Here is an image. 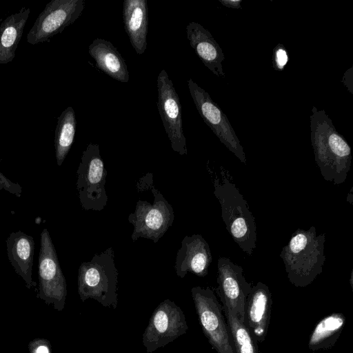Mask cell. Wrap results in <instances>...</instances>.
<instances>
[{
	"label": "cell",
	"instance_id": "cell-21",
	"mask_svg": "<svg viewBox=\"0 0 353 353\" xmlns=\"http://www.w3.org/2000/svg\"><path fill=\"white\" fill-rule=\"evenodd\" d=\"M345 321L342 313H332L322 319L310 336L309 348L313 351L332 348L341 334Z\"/></svg>",
	"mask_w": 353,
	"mask_h": 353
},
{
	"label": "cell",
	"instance_id": "cell-4",
	"mask_svg": "<svg viewBox=\"0 0 353 353\" xmlns=\"http://www.w3.org/2000/svg\"><path fill=\"white\" fill-rule=\"evenodd\" d=\"M119 272L112 247L94 255L91 261L81 264L77 285L80 299H92L105 307L116 309L118 303Z\"/></svg>",
	"mask_w": 353,
	"mask_h": 353
},
{
	"label": "cell",
	"instance_id": "cell-24",
	"mask_svg": "<svg viewBox=\"0 0 353 353\" xmlns=\"http://www.w3.org/2000/svg\"><path fill=\"white\" fill-rule=\"evenodd\" d=\"M288 51L283 44L279 43L272 52V65L275 70L281 72L288 62Z\"/></svg>",
	"mask_w": 353,
	"mask_h": 353
},
{
	"label": "cell",
	"instance_id": "cell-9",
	"mask_svg": "<svg viewBox=\"0 0 353 353\" xmlns=\"http://www.w3.org/2000/svg\"><path fill=\"white\" fill-rule=\"evenodd\" d=\"M188 329L183 310L167 299L152 312L143 334L142 343L146 352L152 353L186 333Z\"/></svg>",
	"mask_w": 353,
	"mask_h": 353
},
{
	"label": "cell",
	"instance_id": "cell-19",
	"mask_svg": "<svg viewBox=\"0 0 353 353\" xmlns=\"http://www.w3.org/2000/svg\"><path fill=\"white\" fill-rule=\"evenodd\" d=\"M88 52L97 67L104 73L120 82L129 81V72L125 60L111 42L95 39L89 46Z\"/></svg>",
	"mask_w": 353,
	"mask_h": 353
},
{
	"label": "cell",
	"instance_id": "cell-12",
	"mask_svg": "<svg viewBox=\"0 0 353 353\" xmlns=\"http://www.w3.org/2000/svg\"><path fill=\"white\" fill-rule=\"evenodd\" d=\"M157 108L172 149L181 155L188 154L183 133L181 105L172 80L165 70L157 77Z\"/></svg>",
	"mask_w": 353,
	"mask_h": 353
},
{
	"label": "cell",
	"instance_id": "cell-7",
	"mask_svg": "<svg viewBox=\"0 0 353 353\" xmlns=\"http://www.w3.org/2000/svg\"><path fill=\"white\" fill-rule=\"evenodd\" d=\"M196 311L203 334L217 353H236L223 308L213 290L199 286L191 289Z\"/></svg>",
	"mask_w": 353,
	"mask_h": 353
},
{
	"label": "cell",
	"instance_id": "cell-20",
	"mask_svg": "<svg viewBox=\"0 0 353 353\" xmlns=\"http://www.w3.org/2000/svg\"><path fill=\"white\" fill-rule=\"evenodd\" d=\"M30 9L23 8L6 17L0 25V64L12 61L23 35Z\"/></svg>",
	"mask_w": 353,
	"mask_h": 353
},
{
	"label": "cell",
	"instance_id": "cell-29",
	"mask_svg": "<svg viewBox=\"0 0 353 353\" xmlns=\"http://www.w3.org/2000/svg\"><path fill=\"white\" fill-rule=\"evenodd\" d=\"M352 190H353V188H352L349 192V193L347 194V201L350 203V204H352V201H353V194H352Z\"/></svg>",
	"mask_w": 353,
	"mask_h": 353
},
{
	"label": "cell",
	"instance_id": "cell-3",
	"mask_svg": "<svg viewBox=\"0 0 353 353\" xmlns=\"http://www.w3.org/2000/svg\"><path fill=\"white\" fill-rule=\"evenodd\" d=\"M221 177L213 179L214 194L221 208V217L234 242L251 256L256 248V227L254 216L236 185L221 169Z\"/></svg>",
	"mask_w": 353,
	"mask_h": 353
},
{
	"label": "cell",
	"instance_id": "cell-27",
	"mask_svg": "<svg viewBox=\"0 0 353 353\" xmlns=\"http://www.w3.org/2000/svg\"><path fill=\"white\" fill-rule=\"evenodd\" d=\"M353 67L351 66L343 74L342 83L351 94H353Z\"/></svg>",
	"mask_w": 353,
	"mask_h": 353
},
{
	"label": "cell",
	"instance_id": "cell-1",
	"mask_svg": "<svg viewBox=\"0 0 353 353\" xmlns=\"http://www.w3.org/2000/svg\"><path fill=\"white\" fill-rule=\"evenodd\" d=\"M310 139L314 160L323 179L334 185L343 183L352 164V150L323 110L312 107Z\"/></svg>",
	"mask_w": 353,
	"mask_h": 353
},
{
	"label": "cell",
	"instance_id": "cell-5",
	"mask_svg": "<svg viewBox=\"0 0 353 353\" xmlns=\"http://www.w3.org/2000/svg\"><path fill=\"white\" fill-rule=\"evenodd\" d=\"M148 185L154 200L152 203L139 200L134 212L129 214L128 221L134 226L131 238L133 241L141 237L157 243L172 225L174 213L172 206L153 185L151 173Z\"/></svg>",
	"mask_w": 353,
	"mask_h": 353
},
{
	"label": "cell",
	"instance_id": "cell-11",
	"mask_svg": "<svg viewBox=\"0 0 353 353\" xmlns=\"http://www.w3.org/2000/svg\"><path fill=\"white\" fill-rule=\"evenodd\" d=\"M84 8L83 0H52L39 14L27 34V42L36 45L49 40L73 23Z\"/></svg>",
	"mask_w": 353,
	"mask_h": 353
},
{
	"label": "cell",
	"instance_id": "cell-18",
	"mask_svg": "<svg viewBox=\"0 0 353 353\" xmlns=\"http://www.w3.org/2000/svg\"><path fill=\"white\" fill-rule=\"evenodd\" d=\"M125 30L136 52L141 55L147 48L148 8L147 0H126L123 2Z\"/></svg>",
	"mask_w": 353,
	"mask_h": 353
},
{
	"label": "cell",
	"instance_id": "cell-26",
	"mask_svg": "<svg viewBox=\"0 0 353 353\" xmlns=\"http://www.w3.org/2000/svg\"><path fill=\"white\" fill-rule=\"evenodd\" d=\"M1 189L19 197L22 193V188L19 184L11 181L0 172V190Z\"/></svg>",
	"mask_w": 353,
	"mask_h": 353
},
{
	"label": "cell",
	"instance_id": "cell-17",
	"mask_svg": "<svg viewBox=\"0 0 353 353\" xmlns=\"http://www.w3.org/2000/svg\"><path fill=\"white\" fill-rule=\"evenodd\" d=\"M6 250L9 261L15 272L25 281L28 288L37 283L32 280V265L34 252L33 238L21 231L10 234L6 240Z\"/></svg>",
	"mask_w": 353,
	"mask_h": 353
},
{
	"label": "cell",
	"instance_id": "cell-8",
	"mask_svg": "<svg viewBox=\"0 0 353 353\" xmlns=\"http://www.w3.org/2000/svg\"><path fill=\"white\" fill-rule=\"evenodd\" d=\"M38 275L39 284L37 297L48 305L52 304L57 311H62L67 296L66 281L46 228L42 230L40 235Z\"/></svg>",
	"mask_w": 353,
	"mask_h": 353
},
{
	"label": "cell",
	"instance_id": "cell-10",
	"mask_svg": "<svg viewBox=\"0 0 353 353\" xmlns=\"http://www.w3.org/2000/svg\"><path fill=\"white\" fill-rule=\"evenodd\" d=\"M188 85L194 105L203 121L241 163H246L243 148L227 116L210 94L192 79H188Z\"/></svg>",
	"mask_w": 353,
	"mask_h": 353
},
{
	"label": "cell",
	"instance_id": "cell-25",
	"mask_svg": "<svg viewBox=\"0 0 353 353\" xmlns=\"http://www.w3.org/2000/svg\"><path fill=\"white\" fill-rule=\"evenodd\" d=\"M30 353H51V345L46 339H37L28 345Z\"/></svg>",
	"mask_w": 353,
	"mask_h": 353
},
{
	"label": "cell",
	"instance_id": "cell-13",
	"mask_svg": "<svg viewBox=\"0 0 353 353\" xmlns=\"http://www.w3.org/2000/svg\"><path fill=\"white\" fill-rule=\"evenodd\" d=\"M217 269L218 288L216 290L222 306L244 323V306L252 286L246 281L243 268L234 264L229 258L219 257Z\"/></svg>",
	"mask_w": 353,
	"mask_h": 353
},
{
	"label": "cell",
	"instance_id": "cell-30",
	"mask_svg": "<svg viewBox=\"0 0 353 353\" xmlns=\"http://www.w3.org/2000/svg\"><path fill=\"white\" fill-rule=\"evenodd\" d=\"M352 273H353V272H352H352H351V275H350V283H351V285H352V274H353Z\"/></svg>",
	"mask_w": 353,
	"mask_h": 353
},
{
	"label": "cell",
	"instance_id": "cell-23",
	"mask_svg": "<svg viewBox=\"0 0 353 353\" xmlns=\"http://www.w3.org/2000/svg\"><path fill=\"white\" fill-rule=\"evenodd\" d=\"M222 308L232 334L236 353H259L257 343L244 323L225 307L222 306Z\"/></svg>",
	"mask_w": 353,
	"mask_h": 353
},
{
	"label": "cell",
	"instance_id": "cell-14",
	"mask_svg": "<svg viewBox=\"0 0 353 353\" xmlns=\"http://www.w3.org/2000/svg\"><path fill=\"white\" fill-rule=\"evenodd\" d=\"M272 304V294L267 285L259 281L252 287L244 306V324L256 343H263L266 338Z\"/></svg>",
	"mask_w": 353,
	"mask_h": 353
},
{
	"label": "cell",
	"instance_id": "cell-6",
	"mask_svg": "<svg viewBox=\"0 0 353 353\" xmlns=\"http://www.w3.org/2000/svg\"><path fill=\"white\" fill-rule=\"evenodd\" d=\"M77 174V189L81 207L85 210H103L108 200L105 188L108 172L99 144H88L83 152Z\"/></svg>",
	"mask_w": 353,
	"mask_h": 353
},
{
	"label": "cell",
	"instance_id": "cell-16",
	"mask_svg": "<svg viewBox=\"0 0 353 353\" xmlns=\"http://www.w3.org/2000/svg\"><path fill=\"white\" fill-rule=\"evenodd\" d=\"M187 38L201 61L214 74L224 77L222 62L225 59L221 48L211 33L196 22L186 27Z\"/></svg>",
	"mask_w": 353,
	"mask_h": 353
},
{
	"label": "cell",
	"instance_id": "cell-2",
	"mask_svg": "<svg viewBox=\"0 0 353 353\" xmlns=\"http://www.w3.org/2000/svg\"><path fill=\"white\" fill-rule=\"evenodd\" d=\"M325 234L317 235L314 226L307 230L298 228L292 234L280 256L292 285L306 287L322 272L325 261Z\"/></svg>",
	"mask_w": 353,
	"mask_h": 353
},
{
	"label": "cell",
	"instance_id": "cell-28",
	"mask_svg": "<svg viewBox=\"0 0 353 353\" xmlns=\"http://www.w3.org/2000/svg\"><path fill=\"white\" fill-rule=\"evenodd\" d=\"M219 1L224 6L231 8L241 9L242 0H219Z\"/></svg>",
	"mask_w": 353,
	"mask_h": 353
},
{
	"label": "cell",
	"instance_id": "cell-15",
	"mask_svg": "<svg viewBox=\"0 0 353 353\" xmlns=\"http://www.w3.org/2000/svg\"><path fill=\"white\" fill-rule=\"evenodd\" d=\"M212 261L210 245L204 238L201 234L187 235L176 254V274L181 279L188 272L204 277L208 274Z\"/></svg>",
	"mask_w": 353,
	"mask_h": 353
},
{
	"label": "cell",
	"instance_id": "cell-22",
	"mask_svg": "<svg viewBox=\"0 0 353 353\" xmlns=\"http://www.w3.org/2000/svg\"><path fill=\"white\" fill-rule=\"evenodd\" d=\"M76 127L74 110L69 106L59 117L55 130V157L59 166L62 165L73 143Z\"/></svg>",
	"mask_w": 353,
	"mask_h": 353
}]
</instances>
